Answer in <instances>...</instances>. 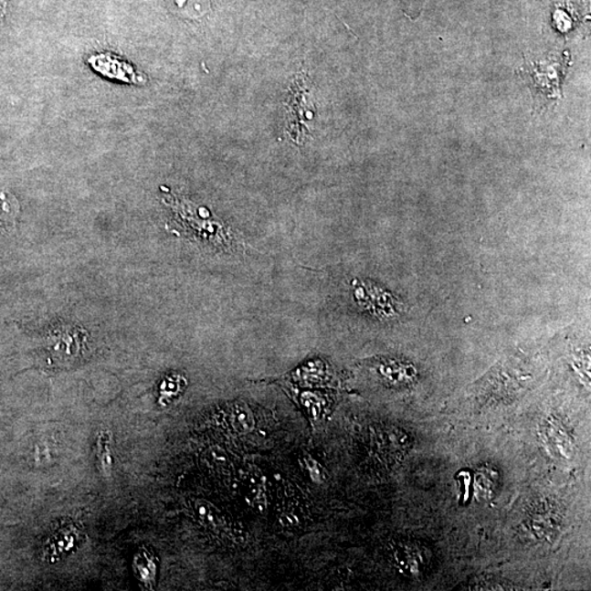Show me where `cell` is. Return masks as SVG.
I'll list each match as a JSON object with an SVG mask.
<instances>
[{
  "label": "cell",
  "instance_id": "obj_1",
  "mask_svg": "<svg viewBox=\"0 0 591 591\" xmlns=\"http://www.w3.org/2000/svg\"><path fill=\"white\" fill-rule=\"evenodd\" d=\"M353 297L358 306L379 319H394L397 316V303L389 292L369 281H352Z\"/></svg>",
  "mask_w": 591,
  "mask_h": 591
},
{
  "label": "cell",
  "instance_id": "obj_2",
  "mask_svg": "<svg viewBox=\"0 0 591 591\" xmlns=\"http://www.w3.org/2000/svg\"><path fill=\"white\" fill-rule=\"evenodd\" d=\"M306 76H297L294 85L290 88L289 103L286 104L287 132L297 143H301L308 132L306 121L309 110L306 109Z\"/></svg>",
  "mask_w": 591,
  "mask_h": 591
},
{
  "label": "cell",
  "instance_id": "obj_3",
  "mask_svg": "<svg viewBox=\"0 0 591 591\" xmlns=\"http://www.w3.org/2000/svg\"><path fill=\"white\" fill-rule=\"evenodd\" d=\"M20 206L16 198L7 191H0V234L15 227Z\"/></svg>",
  "mask_w": 591,
  "mask_h": 591
},
{
  "label": "cell",
  "instance_id": "obj_4",
  "mask_svg": "<svg viewBox=\"0 0 591 591\" xmlns=\"http://www.w3.org/2000/svg\"><path fill=\"white\" fill-rule=\"evenodd\" d=\"M248 482V495L258 510L264 511L267 507V491H265L264 479L258 472H247Z\"/></svg>",
  "mask_w": 591,
  "mask_h": 591
},
{
  "label": "cell",
  "instance_id": "obj_5",
  "mask_svg": "<svg viewBox=\"0 0 591 591\" xmlns=\"http://www.w3.org/2000/svg\"><path fill=\"white\" fill-rule=\"evenodd\" d=\"M230 422L237 432L246 433L253 427V416L247 406H237L231 411Z\"/></svg>",
  "mask_w": 591,
  "mask_h": 591
},
{
  "label": "cell",
  "instance_id": "obj_6",
  "mask_svg": "<svg viewBox=\"0 0 591 591\" xmlns=\"http://www.w3.org/2000/svg\"><path fill=\"white\" fill-rule=\"evenodd\" d=\"M185 385L186 381L181 375H170V377L165 378L162 385L164 399H170V397L178 396L184 390Z\"/></svg>",
  "mask_w": 591,
  "mask_h": 591
},
{
  "label": "cell",
  "instance_id": "obj_7",
  "mask_svg": "<svg viewBox=\"0 0 591 591\" xmlns=\"http://www.w3.org/2000/svg\"><path fill=\"white\" fill-rule=\"evenodd\" d=\"M303 466L314 483L322 484L325 479L324 468L311 456L303 457Z\"/></svg>",
  "mask_w": 591,
  "mask_h": 591
},
{
  "label": "cell",
  "instance_id": "obj_8",
  "mask_svg": "<svg viewBox=\"0 0 591 591\" xmlns=\"http://www.w3.org/2000/svg\"><path fill=\"white\" fill-rule=\"evenodd\" d=\"M137 561L138 568H140L141 570V579H142V581L146 583H148L149 581H153L154 577H156L157 566L156 563H154V560L153 559V556L145 554L146 566L145 565H143L141 556L137 557Z\"/></svg>",
  "mask_w": 591,
  "mask_h": 591
},
{
  "label": "cell",
  "instance_id": "obj_9",
  "mask_svg": "<svg viewBox=\"0 0 591 591\" xmlns=\"http://www.w3.org/2000/svg\"><path fill=\"white\" fill-rule=\"evenodd\" d=\"M8 0H0V22L5 18V10H7Z\"/></svg>",
  "mask_w": 591,
  "mask_h": 591
}]
</instances>
